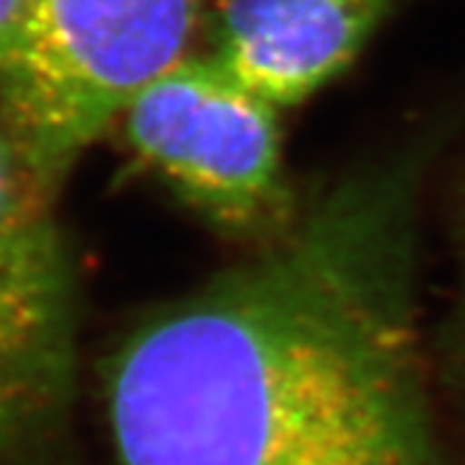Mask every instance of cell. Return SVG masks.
I'll return each instance as SVG.
<instances>
[{"instance_id": "obj_1", "label": "cell", "mask_w": 465, "mask_h": 465, "mask_svg": "<svg viewBox=\"0 0 465 465\" xmlns=\"http://www.w3.org/2000/svg\"><path fill=\"white\" fill-rule=\"evenodd\" d=\"M419 161L321 192L104 370L122 465H445L414 308Z\"/></svg>"}, {"instance_id": "obj_2", "label": "cell", "mask_w": 465, "mask_h": 465, "mask_svg": "<svg viewBox=\"0 0 465 465\" xmlns=\"http://www.w3.org/2000/svg\"><path fill=\"white\" fill-rule=\"evenodd\" d=\"M210 0H29L0 73V127L60 189L84 150L176 67Z\"/></svg>"}, {"instance_id": "obj_3", "label": "cell", "mask_w": 465, "mask_h": 465, "mask_svg": "<svg viewBox=\"0 0 465 465\" xmlns=\"http://www.w3.org/2000/svg\"><path fill=\"white\" fill-rule=\"evenodd\" d=\"M57 189L0 127V465L63 440L75 391V274Z\"/></svg>"}, {"instance_id": "obj_4", "label": "cell", "mask_w": 465, "mask_h": 465, "mask_svg": "<svg viewBox=\"0 0 465 465\" xmlns=\"http://www.w3.org/2000/svg\"><path fill=\"white\" fill-rule=\"evenodd\" d=\"M133 150L200 215L232 235L292 223L277 106L207 57H183L122 116Z\"/></svg>"}, {"instance_id": "obj_5", "label": "cell", "mask_w": 465, "mask_h": 465, "mask_svg": "<svg viewBox=\"0 0 465 465\" xmlns=\"http://www.w3.org/2000/svg\"><path fill=\"white\" fill-rule=\"evenodd\" d=\"M396 0H220L210 57L272 106L308 99L357 57Z\"/></svg>"}, {"instance_id": "obj_6", "label": "cell", "mask_w": 465, "mask_h": 465, "mask_svg": "<svg viewBox=\"0 0 465 465\" xmlns=\"http://www.w3.org/2000/svg\"><path fill=\"white\" fill-rule=\"evenodd\" d=\"M29 0H0V73L14 57Z\"/></svg>"}, {"instance_id": "obj_7", "label": "cell", "mask_w": 465, "mask_h": 465, "mask_svg": "<svg viewBox=\"0 0 465 465\" xmlns=\"http://www.w3.org/2000/svg\"><path fill=\"white\" fill-rule=\"evenodd\" d=\"M452 360H455V370L465 385V287L463 302H460L458 318H455V331H452Z\"/></svg>"}]
</instances>
